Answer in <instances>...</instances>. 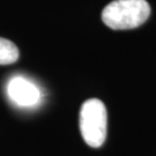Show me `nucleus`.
Returning <instances> with one entry per match:
<instances>
[{
  "label": "nucleus",
  "mask_w": 156,
  "mask_h": 156,
  "mask_svg": "<svg viewBox=\"0 0 156 156\" xmlns=\"http://www.w3.org/2000/svg\"><path fill=\"white\" fill-rule=\"evenodd\" d=\"M80 132L84 142L93 148L104 144L108 131V113L104 103L98 98H89L81 105Z\"/></svg>",
  "instance_id": "nucleus-2"
},
{
  "label": "nucleus",
  "mask_w": 156,
  "mask_h": 156,
  "mask_svg": "<svg viewBox=\"0 0 156 156\" xmlns=\"http://www.w3.org/2000/svg\"><path fill=\"white\" fill-rule=\"evenodd\" d=\"M7 94L19 106H34L41 100V93L36 84L22 76H15L8 82Z\"/></svg>",
  "instance_id": "nucleus-3"
},
{
  "label": "nucleus",
  "mask_w": 156,
  "mask_h": 156,
  "mask_svg": "<svg viewBox=\"0 0 156 156\" xmlns=\"http://www.w3.org/2000/svg\"><path fill=\"white\" fill-rule=\"evenodd\" d=\"M17 46L9 39L0 37V65H9L19 59Z\"/></svg>",
  "instance_id": "nucleus-4"
},
{
  "label": "nucleus",
  "mask_w": 156,
  "mask_h": 156,
  "mask_svg": "<svg viewBox=\"0 0 156 156\" xmlns=\"http://www.w3.org/2000/svg\"><path fill=\"white\" fill-rule=\"evenodd\" d=\"M151 15L146 0H113L102 12V20L113 30H127L140 27Z\"/></svg>",
  "instance_id": "nucleus-1"
}]
</instances>
